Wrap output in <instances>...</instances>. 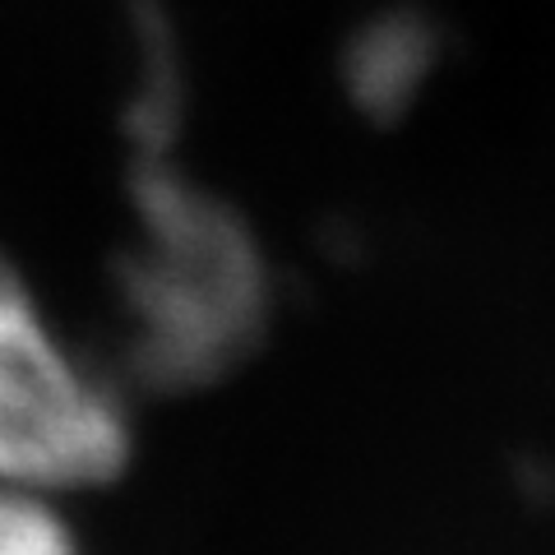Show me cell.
I'll return each mask as SVG.
<instances>
[{"label":"cell","mask_w":555,"mask_h":555,"mask_svg":"<svg viewBox=\"0 0 555 555\" xmlns=\"http://www.w3.org/2000/svg\"><path fill=\"white\" fill-rule=\"evenodd\" d=\"M126 310L139 375L167 389L232 371L269 320V273L250 228L158 163L139 177Z\"/></svg>","instance_id":"cell-1"},{"label":"cell","mask_w":555,"mask_h":555,"mask_svg":"<svg viewBox=\"0 0 555 555\" xmlns=\"http://www.w3.org/2000/svg\"><path fill=\"white\" fill-rule=\"evenodd\" d=\"M130 449L116 389L75 357L20 273L0 278V481L65 500L116 481Z\"/></svg>","instance_id":"cell-2"},{"label":"cell","mask_w":555,"mask_h":555,"mask_svg":"<svg viewBox=\"0 0 555 555\" xmlns=\"http://www.w3.org/2000/svg\"><path fill=\"white\" fill-rule=\"evenodd\" d=\"M430 51H436L430 33L408 14L371 24L347 51V93L375 120L408 112V102L430 75Z\"/></svg>","instance_id":"cell-3"},{"label":"cell","mask_w":555,"mask_h":555,"mask_svg":"<svg viewBox=\"0 0 555 555\" xmlns=\"http://www.w3.org/2000/svg\"><path fill=\"white\" fill-rule=\"evenodd\" d=\"M0 555H83L56 495L0 481Z\"/></svg>","instance_id":"cell-4"},{"label":"cell","mask_w":555,"mask_h":555,"mask_svg":"<svg viewBox=\"0 0 555 555\" xmlns=\"http://www.w3.org/2000/svg\"><path fill=\"white\" fill-rule=\"evenodd\" d=\"M10 273H14V269H10V264H0V278H10Z\"/></svg>","instance_id":"cell-5"}]
</instances>
